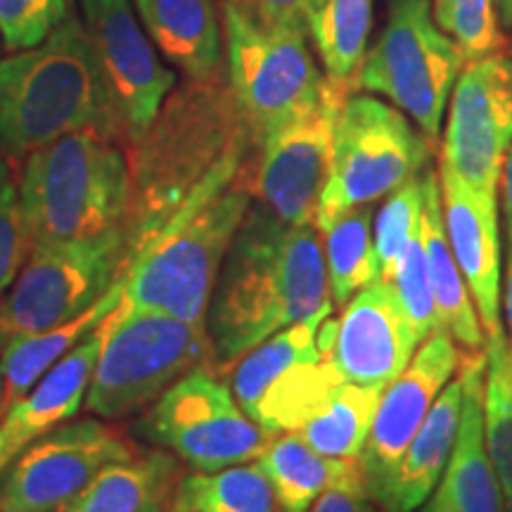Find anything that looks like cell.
Masks as SVG:
<instances>
[{"mask_svg": "<svg viewBox=\"0 0 512 512\" xmlns=\"http://www.w3.org/2000/svg\"><path fill=\"white\" fill-rule=\"evenodd\" d=\"M252 147L226 72L176 86L143 138L126 147V268L185 207L238 181Z\"/></svg>", "mask_w": 512, "mask_h": 512, "instance_id": "6da1fadb", "label": "cell"}, {"mask_svg": "<svg viewBox=\"0 0 512 512\" xmlns=\"http://www.w3.org/2000/svg\"><path fill=\"white\" fill-rule=\"evenodd\" d=\"M330 313L320 230L249 207L211 292L207 330L226 370L275 332Z\"/></svg>", "mask_w": 512, "mask_h": 512, "instance_id": "7a4b0ae2", "label": "cell"}, {"mask_svg": "<svg viewBox=\"0 0 512 512\" xmlns=\"http://www.w3.org/2000/svg\"><path fill=\"white\" fill-rule=\"evenodd\" d=\"M117 136L110 93L81 19L0 60V157L17 162L67 133Z\"/></svg>", "mask_w": 512, "mask_h": 512, "instance_id": "3957f363", "label": "cell"}, {"mask_svg": "<svg viewBox=\"0 0 512 512\" xmlns=\"http://www.w3.org/2000/svg\"><path fill=\"white\" fill-rule=\"evenodd\" d=\"M17 185L31 247L126 233L131 171L112 133L83 128L38 147Z\"/></svg>", "mask_w": 512, "mask_h": 512, "instance_id": "277c9868", "label": "cell"}, {"mask_svg": "<svg viewBox=\"0 0 512 512\" xmlns=\"http://www.w3.org/2000/svg\"><path fill=\"white\" fill-rule=\"evenodd\" d=\"M247 171L226 190L185 207L131 261L124 273V299L133 311L207 325L209 299L223 259L252 207Z\"/></svg>", "mask_w": 512, "mask_h": 512, "instance_id": "5b68a950", "label": "cell"}, {"mask_svg": "<svg viewBox=\"0 0 512 512\" xmlns=\"http://www.w3.org/2000/svg\"><path fill=\"white\" fill-rule=\"evenodd\" d=\"M214 363L207 325L155 311H133L124 299L95 363L83 408L102 420L143 413L171 384Z\"/></svg>", "mask_w": 512, "mask_h": 512, "instance_id": "8992f818", "label": "cell"}, {"mask_svg": "<svg viewBox=\"0 0 512 512\" xmlns=\"http://www.w3.org/2000/svg\"><path fill=\"white\" fill-rule=\"evenodd\" d=\"M463 55L434 22L430 0H389L380 38L366 50L356 76V93L384 95L437 145Z\"/></svg>", "mask_w": 512, "mask_h": 512, "instance_id": "52a82bcc", "label": "cell"}, {"mask_svg": "<svg viewBox=\"0 0 512 512\" xmlns=\"http://www.w3.org/2000/svg\"><path fill=\"white\" fill-rule=\"evenodd\" d=\"M226 76L256 147L275 128L316 105L325 86L309 31L261 27L221 0Z\"/></svg>", "mask_w": 512, "mask_h": 512, "instance_id": "ba28073f", "label": "cell"}, {"mask_svg": "<svg viewBox=\"0 0 512 512\" xmlns=\"http://www.w3.org/2000/svg\"><path fill=\"white\" fill-rule=\"evenodd\" d=\"M432 147L401 110L370 95L349 93L335 121L330 178L313 226L392 195L420 174Z\"/></svg>", "mask_w": 512, "mask_h": 512, "instance_id": "9c48e42d", "label": "cell"}, {"mask_svg": "<svg viewBox=\"0 0 512 512\" xmlns=\"http://www.w3.org/2000/svg\"><path fill=\"white\" fill-rule=\"evenodd\" d=\"M131 432L197 472L256 460L278 437L242 411L233 389L211 368H197L171 384L138 413Z\"/></svg>", "mask_w": 512, "mask_h": 512, "instance_id": "30bf717a", "label": "cell"}, {"mask_svg": "<svg viewBox=\"0 0 512 512\" xmlns=\"http://www.w3.org/2000/svg\"><path fill=\"white\" fill-rule=\"evenodd\" d=\"M126 273V233L36 245L0 299V342L60 328Z\"/></svg>", "mask_w": 512, "mask_h": 512, "instance_id": "8fae6325", "label": "cell"}, {"mask_svg": "<svg viewBox=\"0 0 512 512\" xmlns=\"http://www.w3.org/2000/svg\"><path fill=\"white\" fill-rule=\"evenodd\" d=\"M325 318L328 313L275 332L235 361V401L264 430L297 432L325 396L347 382L318 347Z\"/></svg>", "mask_w": 512, "mask_h": 512, "instance_id": "7c38bea8", "label": "cell"}, {"mask_svg": "<svg viewBox=\"0 0 512 512\" xmlns=\"http://www.w3.org/2000/svg\"><path fill=\"white\" fill-rule=\"evenodd\" d=\"M354 93L344 83L325 79L323 93L309 110L275 128L259 145V159L247 171V185L259 207L280 221L306 226L330 178L335 121L342 102Z\"/></svg>", "mask_w": 512, "mask_h": 512, "instance_id": "4fadbf2b", "label": "cell"}, {"mask_svg": "<svg viewBox=\"0 0 512 512\" xmlns=\"http://www.w3.org/2000/svg\"><path fill=\"white\" fill-rule=\"evenodd\" d=\"M79 8L110 93L119 143L131 147L176 88V72L147 34L133 0H79Z\"/></svg>", "mask_w": 512, "mask_h": 512, "instance_id": "5bb4252c", "label": "cell"}, {"mask_svg": "<svg viewBox=\"0 0 512 512\" xmlns=\"http://www.w3.org/2000/svg\"><path fill=\"white\" fill-rule=\"evenodd\" d=\"M133 453L138 448L131 437L102 418L62 422L0 472V512H55L102 467Z\"/></svg>", "mask_w": 512, "mask_h": 512, "instance_id": "9a60e30c", "label": "cell"}, {"mask_svg": "<svg viewBox=\"0 0 512 512\" xmlns=\"http://www.w3.org/2000/svg\"><path fill=\"white\" fill-rule=\"evenodd\" d=\"M512 145V60L491 55L467 62L451 93L439 169L467 188L496 195Z\"/></svg>", "mask_w": 512, "mask_h": 512, "instance_id": "2e32d148", "label": "cell"}, {"mask_svg": "<svg viewBox=\"0 0 512 512\" xmlns=\"http://www.w3.org/2000/svg\"><path fill=\"white\" fill-rule=\"evenodd\" d=\"M458 363L460 356L451 335L434 328L418 354H413L411 363L382 389L373 427L358 456L373 501L394 475L396 465L418 434L427 413L432 411L441 389L458 370Z\"/></svg>", "mask_w": 512, "mask_h": 512, "instance_id": "e0dca14e", "label": "cell"}, {"mask_svg": "<svg viewBox=\"0 0 512 512\" xmlns=\"http://www.w3.org/2000/svg\"><path fill=\"white\" fill-rule=\"evenodd\" d=\"M330 330V356L344 380L377 389L387 387L411 363L420 342L387 280L356 292Z\"/></svg>", "mask_w": 512, "mask_h": 512, "instance_id": "ac0fdd59", "label": "cell"}, {"mask_svg": "<svg viewBox=\"0 0 512 512\" xmlns=\"http://www.w3.org/2000/svg\"><path fill=\"white\" fill-rule=\"evenodd\" d=\"M441 207L448 245L479 311L482 330L501 325V240L496 195L467 188L451 171L439 169Z\"/></svg>", "mask_w": 512, "mask_h": 512, "instance_id": "d6986e66", "label": "cell"}, {"mask_svg": "<svg viewBox=\"0 0 512 512\" xmlns=\"http://www.w3.org/2000/svg\"><path fill=\"white\" fill-rule=\"evenodd\" d=\"M119 306L3 413L0 418V472L31 441L53 432L55 427L81 411L100 349L119 316Z\"/></svg>", "mask_w": 512, "mask_h": 512, "instance_id": "ffe728a7", "label": "cell"}, {"mask_svg": "<svg viewBox=\"0 0 512 512\" xmlns=\"http://www.w3.org/2000/svg\"><path fill=\"white\" fill-rule=\"evenodd\" d=\"M460 418L437 494L463 512H505V494L486 448L484 370L486 356L467 351L460 358Z\"/></svg>", "mask_w": 512, "mask_h": 512, "instance_id": "44dd1931", "label": "cell"}, {"mask_svg": "<svg viewBox=\"0 0 512 512\" xmlns=\"http://www.w3.org/2000/svg\"><path fill=\"white\" fill-rule=\"evenodd\" d=\"M162 57L185 79H214L223 69L221 0H133Z\"/></svg>", "mask_w": 512, "mask_h": 512, "instance_id": "7402d4cb", "label": "cell"}, {"mask_svg": "<svg viewBox=\"0 0 512 512\" xmlns=\"http://www.w3.org/2000/svg\"><path fill=\"white\" fill-rule=\"evenodd\" d=\"M183 475L174 453L147 448L102 467L86 489L55 512H169Z\"/></svg>", "mask_w": 512, "mask_h": 512, "instance_id": "603a6c76", "label": "cell"}, {"mask_svg": "<svg viewBox=\"0 0 512 512\" xmlns=\"http://www.w3.org/2000/svg\"><path fill=\"white\" fill-rule=\"evenodd\" d=\"M460 396H463L460 377L441 389L432 411L427 413L418 434L396 465L394 475L375 498L382 512H413L432 494L444 475L453 441H456Z\"/></svg>", "mask_w": 512, "mask_h": 512, "instance_id": "cb8c5ba5", "label": "cell"}, {"mask_svg": "<svg viewBox=\"0 0 512 512\" xmlns=\"http://www.w3.org/2000/svg\"><path fill=\"white\" fill-rule=\"evenodd\" d=\"M420 238L425 245L427 264H430L434 302H437V328L446 330L453 342L463 344L467 351H479L484 347L482 323L475 316L470 290L448 245L437 171H427L422 176Z\"/></svg>", "mask_w": 512, "mask_h": 512, "instance_id": "d4e9b609", "label": "cell"}, {"mask_svg": "<svg viewBox=\"0 0 512 512\" xmlns=\"http://www.w3.org/2000/svg\"><path fill=\"white\" fill-rule=\"evenodd\" d=\"M124 275L79 316L43 332L12 337L0 349V375H3V413L17 403L50 368L83 342L117 306L124 302Z\"/></svg>", "mask_w": 512, "mask_h": 512, "instance_id": "484cf974", "label": "cell"}, {"mask_svg": "<svg viewBox=\"0 0 512 512\" xmlns=\"http://www.w3.org/2000/svg\"><path fill=\"white\" fill-rule=\"evenodd\" d=\"M256 465L266 472L275 501L285 512H304L332 484L342 482L361 463L358 458H328L306 444L297 432L278 434Z\"/></svg>", "mask_w": 512, "mask_h": 512, "instance_id": "4316f807", "label": "cell"}, {"mask_svg": "<svg viewBox=\"0 0 512 512\" xmlns=\"http://www.w3.org/2000/svg\"><path fill=\"white\" fill-rule=\"evenodd\" d=\"M373 29V0H318L309 17V38L323 62L325 79L356 93V76Z\"/></svg>", "mask_w": 512, "mask_h": 512, "instance_id": "83f0119b", "label": "cell"}, {"mask_svg": "<svg viewBox=\"0 0 512 512\" xmlns=\"http://www.w3.org/2000/svg\"><path fill=\"white\" fill-rule=\"evenodd\" d=\"M382 389L342 382L325 396L297 434L328 458H358L373 427Z\"/></svg>", "mask_w": 512, "mask_h": 512, "instance_id": "f1b7e54d", "label": "cell"}, {"mask_svg": "<svg viewBox=\"0 0 512 512\" xmlns=\"http://www.w3.org/2000/svg\"><path fill=\"white\" fill-rule=\"evenodd\" d=\"M370 204L347 209L318 230L325 238V266H328L330 297L337 306L347 304L356 292L380 280Z\"/></svg>", "mask_w": 512, "mask_h": 512, "instance_id": "f546056e", "label": "cell"}, {"mask_svg": "<svg viewBox=\"0 0 512 512\" xmlns=\"http://www.w3.org/2000/svg\"><path fill=\"white\" fill-rule=\"evenodd\" d=\"M275 491L259 465L190 472L178 482L174 508L185 512H275Z\"/></svg>", "mask_w": 512, "mask_h": 512, "instance_id": "4dcf8cb0", "label": "cell"}, {"mask_svg": "<svg viewBox=\"0 0 512 512\" xmlns=\"http://www.w3.org/2000/svg\"><path fill=\"white\" fill-rule=\"evenodd\" d=\"M484 432L505 496L512 494V344L501 325L486 332Z\"/></svg>", "mask_w": 512, "mask_h": 512, "instance_id": "1f68e13d", "label": "cell"}, {"mask_svg": "<svg viewBox=\"0 0 512 512\" xmlns=\"http://www.w3.org/2000/svg\"><path fill=\"white\" fill-rule=\"evenodd\" d=\"M434 15L456 41L465 64L503 53L505 36L496 0H434Z\"/></svg>", "mask_w": 512, "mask_h": 512, "instance_id": "d6a6232c", "label": "cell"}, {"mask_svg": "<svg viewBox=\"0 0 512 512\" xmlns=\"http://www.w3.org/2000/svg\"><path fill=\"white\" fill-rule=\"evenodd\" d=\"M422 214V178H411L399 190L387 195L375 223V254L380 280H392L403 252L420 233Z\"/></svg>", "mask_w": 512, "mask_h": 512, "instance_id": "836d02e7", "label": "cell"}, {"mask_svg": "<svg viewBox=\"0 0 512 512\" xmlns=\"http://www.w3.org/2000/svg\"><path fill=\"white\" fill-rule=\"evenodd\" d=\"M69 17V0H0V41L8 53L36 48Z\"/></svg>", "mask_w": 512, "mask_h": 512, "instance_id": "e575fe53", "label": "cell"}, {"mask_svg": "<svg viewBox=\"0 0 512 512\" xmlns=\"http://www.w3.org/2000/svg\"><path fill=\"white\" fill-rule=\"evenodd\" d=\"M389 283H392L406 316L411 318L413 330L420 342L430 337V332L437 328V302H434L430 264H427L420 233L415 235L411 245L403 252Z\"/></svg>", "mask_w": 512, "mask_h": 512, "instance_id": "d590c367", "label": "cell"}, {"mask_svg": "<svg viewBox=\"0 0 512 512\" xmlns=\"http://www.w3.org/2000/svg\"><path fill=\"white\" fill-rule=\"evenodd\" d=\"M29 252L31 240L19 204L15 166L10 159L0 157V299L15 283Z\"/></svg>", "mask_w": 512, "mask_h": 512, "instance_id": "8d00e7d4", "label": "cell"}, {"mask_svg": "<svg viewBox=\"0 0 512 512\" xmlns=\"http://www.w3.org/2000/svg\"><path fill=\"white\" fill-rule=\"evenodd\" d=\"M261 27L309 31V17L318 0H228Z\"/></svg>", "mask_w": 512, "mask_h": 512, "instance_id": "74e56055", "label": "cell"}, {"mask_svg": "<svg viewBox=\"0 0 512 512\" xmlns=\"http://www.w3.org/2000/svg\"><path fill=\"white\" fill-rule=\"evenodd\" d=\"M304 512H375L361 467L323 491Z\"/></svg>", "mask_w": 512, "mask_h": 512, "instance_id": "f35d334b", "label": "cell"}, {"mask_svg": "<svg viewBox=\"0 0 512 512\" xmlns=\"http://www.w3.org/2000/svg\"><path fill=\"white\" fill-rule=\"evenodd\" d=\"M501 190H503V211H505V228H508V240L512 245V145L505 155L501 171Z\"/></svg>", "mask_w": 512, "mask_h": 512, "instance_id": "ab89813d", "label": "cell"}, {"mask_svg": "<svg viewBox=\"0 0 512 512\" xmlns=\"http://www.w3.org/2000/svg\"><path fill=\"white\" fill-rule=\"evenodd\" d=\"M505 316H508V328L512 337V245L508 254V278H505Z\"/></svg>", "mask_w": 512, "mask_h": 512, "instance_id": "60d3db41", "label": "cell"}, {"mask_svg": "<svg viewBox=\"0 0 512 512\" xmlns=\"http://www.w3.org/2000/svg\"><path fill=\"white\" fill-rule=\"evenodd\" d=\"M498 22L505 31H512V0H496Z\"/></svg>", "mask_w": 512, "mask_h": 512, "instance_id": "b9f144b4", "label": "cell"}, {"mask_svg": "<svg viewBox=\"0 0 512 512\" xmlns=\"http://www.w3.org/2000/svg\"><path fill=\"white\" fill-rule=\"evenodd\" d=\"M422 512H463V510L456 508V505L448 503L441 494H434L432 501L425 505V510H422Z\"/></svg>", "mask_w": 512, "mask_h": 512, "instance_id": "7bdbcfd3", "label": "cell"}, {"mask_svg": "<svg viewBox=\"0 0 512 512\" xmlns=\"http://www.w3.org/2000/svg\"><path fill=\"white\" fill-rule=\"evenodd\" d=\"M0 418H3V375H0Z\"/></svg>", "mask_w": 512, "mask_h": 512, "instance_id": "ee69618b", "label": "cell"}, {"mask_svg": "<svg viewBox=\"0 0 512 512\" xmlns=\"http://www.w3.org/2000/svg\"><path fill=\"white\" fill-rule=\"evenodd\" d=\"M505 512H512V494L505 496Z\"/></svg>", "mask_w": 512, "mask_h": 512, "instance_id": "f6af8a7d", "label": "cell"}, {"mask_svg": "<svg viewBox=\"0 0 512 512\" xmlns=\"http://www.w3.org/2000/svg\"><path fill=\"white\" fill-rule=\"evenodd\" d=\"M169 512H185V510H178V508H174V505H171V510Z\"/></svg>", "mask_w": 512, "mask_h": 512, "instance_id": "bcb514c9", "label": "cell"}, {"mask_svg": "<svg viewBox=\"0 0 512 512\" xmlns=\"http://www.w3.org/2000/svg\"><path fill=\"white\" fill-rule=\"evenodd\" d=\"M0 349H3V342H0Z\"/></svg>", "mask_w": 512, "mask_h": 512, "instance_id": "7dc6e473", "label": "cell"}]
</instances>
